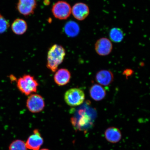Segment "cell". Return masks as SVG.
Wrapping results in <instances>:
<instances>
[{
  "mask_svg": "<svg viewBox=\"0 0 150 150\" xmlns=\"http://www.w3.org/2000/svg\"><path fill=\"white\" fill-rule=\"evenodd\" d=\"M66 55L65 50L60 45L54 44L48 52L47 67L52 72H55L63 62Z\"/></svg>",
  "mask_w": 150,
  "mask_h": 150,
  "instance_id": "6da1fadb",
  "label": "cell"
},
{
  "mask_svg": "<svg viewBox=\"0 0 150 150\" xmlns=\"http://www.w3.org/2000/svg\"><path fill=\"white\" fill-rule=\"evenodd\" d=\"M39 83L34 77L29 74H25L18 79L17 86L22 93L29 96L36 93Z\"/></svg>",
  "mask_w": 150,
  "mask_h": 150,
  "instance_id": "7a4b0ae2",
  "label": "cell"
},
{
  "mask_svg": "<svg viewBox=\"0 0 150 150\" xmlns=\"http://www.w3.org/2000/svg\"><path fill=\"white\" fill-rule=\"evenodd\" d=\"M94 118L87 112L81 110L71 118V121L76 129L82 131L87 130L92 126L94 120Z\"/></svg>",
  "mask_w": 150,
  "mask_h": 150,
  "instance_id": "3957f363",
  "label": "cell"
},
{
  "mask_svg": "<svg viewBox=\"0 0 150 150\" xmlns=\"http://www.w3.org/2000/svg\"><path fill=\"white\" fill-rule=\"evenodd\" d=\"M85 96L84 91L78 88H72L67 90L65 93L64 100L69 106H79L84 102Z\"/></svg>",
  "mask_w": 150,
  "mask_h": 150,
  "instance_id": "277c9868",
  "label": "cell"
},
{
  "mask_svg": "<svg viewBox=\"0 0 150 150\" xmlns=\"http://www.w3.org/2000/svg\"><path fill=\"white\" fill-rule=\"evenodd\" d=\"M52 11L55 17L61 20H66L72 12L71 6L67 1H59L52 7Z\"/></svg>",
  "mask_w": 150,
  "mask_h": 150,
  "instance_id": "5b68a950",
  "label": "cell"
},
{
  "mask_svg": "<svg viewBox=\"0 0 150 150\" xmlns=\"http://www.w3.org/2000/svg\"><path fill=\"white\" fill-rule=\"evenodd\" d=\"M26 106L28 110L33 113L40 112L45 107L44 99L40 95L32 94L28 97Z\"/></svg>",
  "mask_w": 150,
  "mask_h": 150,
  "instance_id": "8992f818",
  "label": "cell"
},
{
  "mask_svg": "<svg viewBox=\"0 0 150 150\" xmlns=\"http://www.w3.org/2000/svg\"><path fill=\"white\" fill-rule=\"evenodd\" d=\"M37 6L36 0H18L16 8L20 14L28 16L34 14Z\"/></svg>",
  "mask_w": 150,
  "mask_h": 150,
  "instance_id": "52a82bcc",
  "label": "cell"
},
{
  "mask_svg": "<svg viewBox=\"0 0 150 150\" xmlns=\"http://www.w3.org/2000/svg\"><path fill=\"white\" fill-rule=\"evenodd\" d=\"M95 47L97 54L102 56L108 55L112 49L111 41L106 38H102L97 40L95 43Z\"/></svg>",
  "mask_w": 150,
  "mask_h": 150,
  "instance_id": "ba28073f",
  "label": "cell"
},
{
  "mask_svg": "<svg viewBox=\"0 0 150 150\" xmlns=\"http://www.w3.org/2000/svg\"><path fill=\"white\" fill-rule=\"evenodd\" d=\"M44 143V139L38 129L33 130V134L30 136L26 142V146L29 149L39 150Z\"/></svg>",
  "mask_w": 150,
  "mask_h": 150,
  "instance_id": "9c48e42d",
  "label": "cell"
},
{
  "mask_svg": "<svg viewBox=\"0 0 150 150\" xmlns=\"http://www.w3.org/2000/svg\"><path fill=\"white\" fill-rule=\"evenodd\" d=\"M72 12L74 17L79 21L84 20L89 16L90 12L88 6L83 3H78L73 6Z\"/></svg>",
  "mask_w": 150,
  "mask_h": 150,
  "instance_id": "30bf717a",
  "label": "cell"
},
{
  "mask_svg": "<svg viewBox=\"0 0 150 150\" xmlns=\"http://www.w3.org/2000/svg\"><path fill=\"white\" fill-rule=\"evenodd\" d=\"M71 74L67 69L62 68L56 71L54 77L55 83L57 85L62 86L66 85L70 81Z\"/></svg>",
  "mask_w": 150,
  "mask_h": 150,
  "instance_id": "8fae6325",
  "label": "cell"
},
{
  "mask_svg": "<svg viewBox=\"0 0 150 150\" xmlns=\"http://www.w3.org/2000/svg\"><path fill=\"white\" fill-rule=\"evenodd\" d=\"M114 75L111 71L101 70L96 75L95 80L100 85L108 86L111 84L114 80Z\"/></svg>",
  "mask_w": 150,
  "mask_h": 150,
  "instance_id": "7c38bea8",
  "label": "cell"
},
{
  "mask_svg": "<svg viewBox=\"0 0 150 150\" xmlns=\"http://www.w3.org/2000/svg\"><path fill=\"white\" fill-rule=\"evenodd\" d=\"M105 136L108 142L112 143H117L121 139V132L117 127H110L105 131Z\"/></svg>",
  "mask_w": 150,
  "mask_h": 150,
  "instance_id": "4fadbf2b",
  "label": "cell"
},
{
  "mask_svg": "<svg viewBox=\"0 0 150 150\" xmlns=\"http://www.w3.org/2000/svg\"><path fill=\"white\" fill-rule=\"evenodd\" d=\"M90 96L93 100L99 101L103 100L106 95V91L100 84H94L89 90Z\"/></svg>",
  "mask_w": 150,
  "mask_h": 150,
  "instance_id": "5bb4252c",
  "label": "cell"
},
{
  "mask_svg": "<svg viewBox=\"0 0 150 150\" xmlns=\"http://www.w3.org/2000/svg\"><path fill=\"white\" fill-rule=\"evenodd\" d=\"M12 31L16 35H23L27 31L28 26L27 22L21 18H17L15 20L11 26Z\"/></svg>",
  "mask_w": 150,
  "mask_h": 150,
  "instance_id": "9a60e30c",
  "label": "cell"
},
{
  "mask_svg": "<svg viewBox=\"0 0 150 150\" xmlns=\"http://www.w3.org/2000/svg\"><path fill=\"white\" fill-rule=\"evenodd\" d=\"M64 31L67 36L74 37L77 36L79 33L80 29L79 25L76 22L70 21L65 24Z\"/></svg>",
  "mask_w": 150,
  "mask_h": 150,
  "instance_id": "2e32d148",
  "label": "cell"
},
{
  "mask_svg": "<svg viewBox=\"0 0 150 150\" xmlns=\"http://www.w3.org/2000/svg\"><path fill=\"white\" fill-rule=\"evenodd\" d=\"M109 35L110 40L115 43L121 42L124 37L123 31L118 28H112L110 30Z\"/></svg>",
  "mask_w": 150,
  "mask_h": 150,
  "instance_id": "e0dca14e",
  "label": "cell"
},
{
  "mask_svg": "<svg viewBox=\"0 0 150 150\" xmlns=\"http://www.w3.org/2000/svg\"><path fill=\"white\" fill-rule=\"evenodd\" d=\"M9 150H27L25 143L23 141L16 140L9 145Z\"/></svg>",
  "mask_w": 150,
  "mask_h": 150,
  "instance_id": "ac0fdd59",
  "label": "cell"
},
{
  "mask_svg": "<svg viewBox=\"0 0 150 150\" xmlns=\"http://www.w3.org/2000/svg\"><path fill=\"white\" fill-rule=\"evenodd\" d=\"M9 25L8 21L0 13V34L4 33L7 31Z\"/></svg>",
  "mask_w": 150,
  "mask_h": 150,
  "instance_id": "d6986e66",
  "label": "cell"
},
{
  "mask_svg": "<svg viewBox=\"0 0 150 150\" xmlns=\"http://www.w3.org/2000/svg\"><path fill=\"white\" fill-rule=\"evenodd\" d=\"M40 150H50L48 149H41Z\"/></svg>",
  "mask_w": 150,
  "mask_h": 150,
  "instance_id": "ffe728a7",
  "label": "cell"
}]
</instances>
